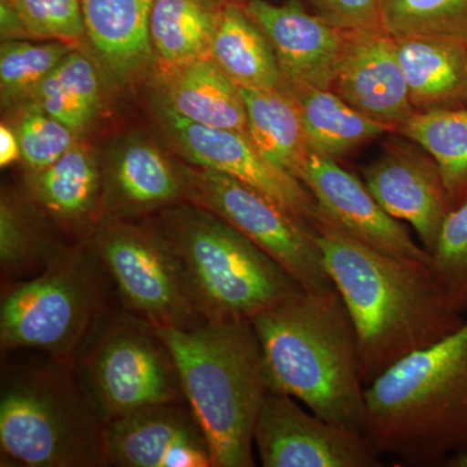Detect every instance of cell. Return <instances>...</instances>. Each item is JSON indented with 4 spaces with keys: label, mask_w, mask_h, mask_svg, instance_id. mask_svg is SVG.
Instances as JSON below:
<instances>
[{
    "label": "cell",
    "mask_w": 467,
    "mask_h": 467,
    "mask_svg": "<svg viewBox=\"0 0 467 467\" xmlns=\"http://www.w3.org/2000/svg\"><path fill=\"white\" fill-rule=\"evenodd\" d=\"M247 112V135L275 167L299 180L310 150L299 110L285 88H241Z\"/></svg>",
    "instance_id": "obj_25"
},
{
    "label": "cell",
    "mask_w": 467,
    "mask_h": 467,
    "mask_svg": "<svg viewBox=\"0 0 467 467\" xmlns=\"http://www.w3.org/2000/svg\"><path fill=\"white\" fill-rule=\"evenodd\" d=\"M155 0H81L86 41L101 69L119 84L147 81L156 60L150 42Z\"/></svg>",
    "instance_id": "obj_21"
},
{
    "label": "cell",
    "mask_w": 467,
    "mask_h": 467,
    "mask_svg": "<svg viewBox=\"0 0 467 467\" xmlns=\"http://www.w3.org/2000/svg\"><path fill=\"white\" fill-rule=\"evenodd\" d=\"M76 48L67 43L3 41L0 46V99L3 109L14 110L30 100L43 79Z\"/></svg>",
    "instance_id": "obj_31"
},
{
    "label": "cell",
    "mask_w": 467,
    "mask_h": 467,
    "mask_svg": "<svg viewBox=\"0 0 467 467\" xmlns=\"http://www.w3.org/2000/svg\"><path fill=\"white\" fill-rule=\"evenodd\" d=\"M380 24L393 38L426 36L467 46V0H382Z\"/></svg>",
    "instance_id": "obj_30"
},
{
    "label": "cell",
    "mask_w": 467,
    "mask_h": 467,
    "mask_svg": "<svg viewBox=\"0 0 467 467\" xmlns=\"http://www.w3.org/2000/svg\"><path fill=\"white\" fill-rule=\"evenodd\" d=\"M106 426L73 359L14 368L0 392L2 465L109 466Z\"/></svg>",
    "instance_id": "obj_6"
},
{
    "label": "cell",
    "mask_w": 467,
    "mask_h": 467,
    "mask_svg": "<svg viewBox=\"0 0 467 467\" xmlns=\"http://www.w3.org/2000/svg\"><path fill=\"white\" fill-rule=\"evenodd\" d=\"M33 38L75 46L86 39L81 0H9ZM76 47V46H75Z\"/></svg>",
    "instance_id": "obj_34"
},
{
    "label": "cell",
    "mask_w": 467,
    "mask_h": 467,
    "mask_svg": "<svg viewBox=\"0 0 467 467\" xmlns=\"http://www.w3.org/2000/svg\"><path fill=\"white\" fill-rule=\"evenodd\" d=\"M156 328L207 436L213 467L256 465L254 429L269 389L252 322L202 319L192 327Z\"/></svg>",
    "instance_id": "obj_4"
},
{
    "label": "cell",
    "mask_w": 467,
    "mask_h": 467,
    "mask_svg": "<svg viewBox=\"0 0 467 467\" xmlns=\"http://www.w3.org/2000/svg\"><path fill=\"white\" fill-rule=\"evenodd\" d=\"M88 241L128 312L155 327L186 328L202 321L173 252L152 221L106 218Z\"/></svg>",
    "instance_id": "obj_10"
},
{
    "label": "cell",
    "mask_w": 467,
    "mask_h": 467,
    "mask_svg": "<svg viewBox=\"0 0 467 467\" xmlns=\"http://www.w3.org/2000/svg\"><path fill=\"white\" fill-rule=\"evenodd\" d=\"M431 269L451 308L467 312V198L445 221Z\"/></svg>",
    "instance_id": "obj_33"
},
{
    "label": "cell",
    "mask_w": 467,
    "mask_h": 467,
    "mask_svg": "<svg viewBox=\"0 0 467 467\" xmlns=\"http://www.w3.org/2000/svg\"><path fill=\"white\" fill-rule=\"evenodd\" d=\"M444 466L450 467H467V451L462 454H459V456L451 457V460H448L445 462Z\"/></svg>",
    "instance_id": "obj_38"
},
{
    "label": "cell",
    "mask_w": 467,
    "mask_h": 467,
    "mask_svg": "<svg viewBox=\"0 0 467 467\" xmlns=\"http://www.w3.org/2000/svg\"><path fill=\"white\" fill-rule=\"evenodd\" d=\"M146 82L149 97L161 101L187 121L247 133V112L241 88L211 58L156 66Z\"/></svg>",
    "instance_id": "obj_19"
},
{
    "label": "cell",
    "mask_w": 467,
    "mask_h": 467,
    "mask_svg": "<svg viewBox=\"0 0 467 467\" xmlns=\"http://www.w3.org/2000/svg\"><path fill=\"white\" fill-rule=\"evenodd\" d=\"M150 109L169 147L186 164L230 175L312 226L318 204L294 175L267 161L247 133L193 124L150 97Z\"/></svg>",
    "instance_id": "obj_11"
},
{
    "label": "cell",
    "mask_w": 467,
    "mask_h": 467,
    "mask_svg": "<svg viewBox=\"0 0 467 467\" xmlns=\"http://www.w3.org/2000/svg\"><path fill=\"white\" fill-rule=\"evenodd\" d=\"M218 2L223 3V5H229V3H244L247 0H218Z\"/></svg>",
    "instance_id": "obj_39"
},
{
    "label": "cell",
    "mask_w": 467,
    "mask_h": 467,
    "mask_svg": "<svg viewBox=\"0 0 467 467\" xmlns=\"http://www.w3.org/2000/svg\"><path fill=\"white\" fill-rule=\"evenodd\" d=\"M47 214L29 198L2 193L0 201V265L5 276L41 272L63 244L55 241Z\"/></svg>",
    "instance_id": "obj_28"
},
{
    "label": "cell",
    "mask_w": 467,
    "mask_h": 467,
    "mask_svg": "<svg viewBox=\"0 0 467 467\" xmlns=\"http://www.w3.org/2000/svg\"><path fill=\"white\" fill-rule=\"evenodd\" d=\"M281 88L296 104L309 149L319 155L339 160L392 133L350 107L333 90L288 79H284Z\"/></svg>",
    "instance_id": "obj_23"
},
{
    "label": "cell",
    "mask_w": 467,
    "mask_h": 467,
    "mask_svg": "<svg viewBox=\"0 0 467 467\" xmlns=\"http://www.w3.org/2000/svg\"><path fill=\"white\" fill-rule=\"evenodd\" d=\"M184 201L207 209L244 234L275 260L304 291L335 290L326 270L315 227L247 184L212 169L177 162Z\"/></svg>",
    "instance_id": "obj_9"
},
{
    "label": "cell",
    "mask_w": 467,
    "mask_h": 467,
    "mask_svg": "<svg viewBox=\"0 0 467 467\" xmlns=\"http://www.w3.org/2000/svg\"><path fill=\"white\" fill-rule=\"evenodd\" d=\"M209 58L239 88H278L284 82L272 45L242 3L223 8Z\"/></svg>",
    "instance_id": "obj_24"
},
{
    "label": "cell",
    "mask_w": 467,
    "mask_h": 467,
    "mask_svg": "<svg viewBox=\"0 0 467 467\" xmlns=\"http://www.w3.org/2000/svg\"><path fill=\"white\" fill-rule=\"evenodd\" d=\"M272 45L284 79L333 90L342 63L347 32L309 14L296 0L242 3Z\"/></svg>",
    "instance_id": "obj_17"
},
{
    "label": "cell",
    "mask_w": 467,
    "mask_h": 467,
    "mask_svg": "<svg viewBox=\"0 0 467 467\" xmlns=\"http://www.w3.org/2000/svg\"><path fill=\"white\" fill-rule=\"evenodd\" d=\"M313 227L326 270L355 325L367 389L396 362L465 325L445 299L431 264L374 250L321 209Z\"/></svg>",
    "instance_id": "obj_1"
},
{
    "label": "cell",
    "mask_w": 467,
    "mask_h": 467,
    "mask_svg": "<svg viewBox=\"0 0 467 467\" xmlns=\"http://www.w3.org/2000/svg\"><path fill=\"white\" fill-rule=\"evenodd\" d=\"M362 181L387 213L413 227L432 254L445 221L456 209L435 160L407 138H395L364 168Z\"/></svg>",
    "instance_id": "obj_13"
},
{
    "label": "cell",
    "mask_w": 467,
    "mask_h": 467,
    "mask_svg": "<svg viewBox=\"0 0 467 467\" xmlns=\"http://www.w3.org/2000/svg\"><path fill=\"white\" fill-rule=\"evenodd\" d=\"M269 391L367 435V387L358 334L339 292L301 291L252 318Z\"/></svg>",
    "instance_id": "obj_2"
},
{
    "label": "cell",
    "mask_w": 467,
    "mask_h": 467,
    "mask_svg": "<svg viewBox=\"0 0 467 467\" xmlns=\"http://www.w3.org/2000/svg\"><path fill=\"white\" fill-rule=\"evenodd\" d=\"M225 5L218 0H155L149 32L156 66L209 57Z\"/></svg>",
    "instance_id": "obj_26"
},
{
    "label": "cell",
    "mask_w": 467,
    "mask_h": 467,
    "mask_svg": "<svg viewBox=\"0 0 467 467\" xmlns=\"http://www.w3.org/2000/svg\"><path fill=\"white\" fill-rule=\"evenodd\" d=\"M109 466L212 467L207 436L187 402L150 405L107 423Z\"/></svg>",
    "instance_id": "obj_15"
},
{
    "label": "cell",
    "mask_w": 467,
    "mask_h": 467,
    "mask_svg": "<svg viewBox=\"0 0 467 467\" xmlns=\"http://www.w3.org/2000/svg\"><path fill=\"white\" fill-rule=\"evenodd\" d=\"M109 281L90 241L63 245L36 276L3 296L2 349L75 358L104 316Z\"/></svg>",
    "instance_id": "obj_7"
},
{
    "label": "cell",
    "mask_w": 467,
    "mask_h": 467,
    "mask_svg": "<svg viewBox=\"0 0 467 467\" xmlns=\"http://www.w3.org/2000/svg\"><path fill=\"white\" fill-rule=\"evenodd\" d=\"M382 0H308L313 14L342 32H356L380 24Z\"/></svg>",
    "instance_id": "obj_35"
},
{
    "label": "cell",
    "mask_w": 467,
    "mask_h": 467,
    "mask_svg": "<svg viewBox=\"0 0 467 467\" xmlns=\"http://www.w3.org/2000/svg\"><path fill=\"white\" fill-rule=\"evenodd\" d=\"M0 33L2 41L26 39V36H30L24 26L23 18L9 0H0Z\"/></svg>",
    "instance_id": "obj_36"
},
{
    "label": "cell",
    "mask_w": 467,
    "mask_h": 467,
    "mask_svg": "<svg viewBox=\"0 0 467 467\" xmlns=\"http://www.w3.org/2000/svg\"><path fill=\"white\" fill-rule=\"evenodd\" d=\"M103 317L82 346L76 368L104 422L150 405L186 402L158 328L128 310Z\"/></svg>",
    "instance_id": "obj_8"
},
{
    "label": "cell",
    "mask_w": 467,
    "mask_h": 467,
    "mask_svg": "<svg viewBox=\"0 0 467 467\" xmlns=\"http://www.w3.org/2000/svg\"><path fill=\"white\" fill-rule=\"evenodd\" d=\"M14 112L12 128L16 131L21 160L26 171H43L54 164L78 142V135L63 122L46 113L33 101Z\"/></svg>",
    "instance_id": "obj_32"
},
{
    "label": "cell",
    "mask_w": 467,
    "mask_h": 467,
    "mask_svg": "<svg viewBox=\"0 0 467 467\" xmlns=\"http://www.w3.org/2000/svg\"><path fill=\"white\" fill-rule=\"evenodd\" d=\"M299 181L319 209L353 238L391 256L431 264V254L413 241L407 226L387 213L364 181L339 160L310 150Z\"/></svg>",
    "instance_id": "obj_14"
},
{
    "label": "cell",
    "mask_w": 467,
    "mask_h": 467,
    "mask_svg": "<svg viewBox=\"0 0 467 467\" xmlns=\"http://www.w3.org/2000/svg\"><path fill=\"white\" fill-rule=\"evenodd\" d=\"M21 149L16 131L8 122L0 125V167L7 168L20 161Z\"/></svg>",
    "instance_id": "obj_37"
},
{
    "label": "cell",
    "mask_w": 467,
    "mask_h": 467,
    "mask_svg": "<svg viewBox=\"0 0 467 467\" xmlns=\"http://www.w3.org/2000/svg\"><path fill=\"white\" fill-rule=\"evenodd\" d=\"M333 91L395 134L417 113L409 98L396 38L382 26L347 32Z\"/></svg>",
    "instance_id": "obj_16"
},
{
    "label": "cell",
    "mask_w": 467,
    "mask_h": 467,
    "mask_svg": "<svg viewBox=\"0 0 467 467\" xmlns=\"http://www.w3.org/2000/svg\"><path fill=\"white\" fill-rule=\"evenodd\" d=\"M100 162L101 220L140 216L186 202L177 162L143 133L126 135Z\"/></svg>",
    "instance_id": "obj_18"
},
{
    "label": "cell",
    "mask_w": 467,
    "mask_h": 467,
    "mask_svg": "<svg viewBox=\"0 0 467 467\" xmlns=\"http://www.w3.org/2000/svg\"><path fill=\"white\" fill-rule=\"evenodd\" d=\"M29 101L79 137L94 124L103 107V86L97 63L73 48L43 79Z\"/></svg>",
    "instance_id": "obj_27"
},
{
    "label": "cell",
    "mask_w": 467,
    "mask_h": 467,
    "mask_svg": "<svg viewBox=\"0 0 467 467\" xmlns=\"http://www.w3.org/2000/svg\"><path fill=\"white\" fill-rule=\"evenodd\" d=\"M367 436L380 456L413 466L467 451V321L368 387Z\"/></svg>",
    "instance_id": "obj_3"
},
{
    "label": "cell",
    "mask_w": 467,
    "mask_h": 467,
    "mask_svg": "<svg viewBox=\"0 0 467 467\" xmlns=\"http://www.w3.org/2000/svg\"><path fill=\"white\" fill-rule=\"evenodd\" d=\"M422 147L441 169L456 208L467 198V109L417 112L398 131Z\"/></svg>",
    "instance_id": "obj_29"
},
{
    "label": "cell",
    "mask_w": 467,
    "mask_h": 467,
    "mask_svg": "<svg viewBox=\"0 0 467 467\" xmlns=\"http://www.w3.org/2000/svg\"><path fill=\"white\" fill-rule=\"evenodd\" d=\"M26 193L55 223L88 241L101 221L100 160L77 142L50 167L26 171Z\"/></svg>",
    "instance_id": "obj_20"
},
{
    "label": "cell",
    "mask_w": 467,
    "mask_h": 467,
    "mask_svg": "<svg viewBox=\"0 0 467 467\" xmlns=\"http://www.w3.org/2000/svg\"><path fill=\"white\" fill-rule=\"evenodd\" d=\"M417 112L467 109V46L448 39L396 38Z\"/></svg>",
    "instance_id": "obj_22"
},
{
    "label": "cell",
    "mask_w": 467,
    "mask_h": 467,
    "mask_svg": "<svg viewBox=\"0 0 467 467\" xmlns=\"http://www.w3.org/2000/svg\"><path fill=\"white\" fill-rule=\"evenodd\" d=\"M152 223L173 252L202 319L252 321L304 291L244 234L207 209L183 202Z\"/></svg>",
    "instance_id": "obj_5"
},
{
    "label": "cell",
    "mask_w": 467,
    "mask_h": 467,
    "mask_svg": "<svg viewBox=\"0 0 467 467\" xmlns=\"http://www.w3.org/2000/svg\"><path fill=\"white\" fill-rule=\"evenodd\" d=\"M265 467H379L380 454L367 435L322 420L291 396L267 391L254 429Z\"/></svg>",
    "instance_id": "obj_12"
}]
</instances>
